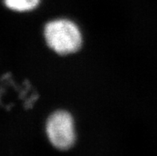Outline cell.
<instances>
[{"label":"cell","mask_w":157,"mask_h":156,"mask_svg":"<svg viewBox=\"0 0 157 156\" xmlns=\"http://www.w3.org/2000/svg\"><path fill=\"white\" fill-rule=\"evenodd\" d=\"M45 38L48 46L59 54L78 51L82 45V34L74 22L59 19L49 22L45 27Z\"/></svg>","instance_id":"cell-1"},{"label":"cell","mask_w":157,"mask_h":156,"mask_svg":"<svg viewBox=\"0 0 157 156\" xmlns=\"http://www.w3.org/2000/svg\"><path fill=\"white\" fill-rule=\"evenodd\" d=\"M46 133L51 143L59 150L70 148L75 141L73 118L65 111L51 115L46 124Z\"/></svg>","instance_id":"cell-2"},{"label":"cell","mask_w":157,"mask_h":156,"mask_svg":"<svg viewBox=\"0 0 157 156\" xmlns=\"http://www.w3.org/2000/svg\"><path fill=\"white\" fill-rule=\"evenodd\" d=\"M6 6L12 10L24 12L34 10L38 6L40 0H3Z\"/></svg>","instance_id":"cell-3"}]
</instances>
